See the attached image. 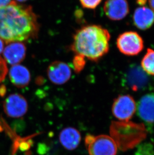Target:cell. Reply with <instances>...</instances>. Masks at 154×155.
Listing matches in <instances>:
<instances>
[{"instance_id": "2e32d148", "label": "cell", "mask_w": 154, "mask_h": 155, "mask_svg": "<svg viewBox=\"0 0 154 155\" xmlns=\"http://www.w3.org/2000/svg\"><path fill=\"white\" fill-rule=\"evenodd\" d=\"M141 68L148 75L154 76V50L148 48L141 60Z\"/></svg>"}, {"instance_id": "ffe728a7", "label": "cell", "mask_w": 154, "mask_h": 155, "mask_svg": "<svg viewBox=\"0 0 154 155\" xmlns=\"http://www.w3.org/2000/svg\"><path fill=\"white\" fill-rule=\"evenodd\" d=\"M8 71V70L6 61L3 58L0 57V83L4 80Z\"/></svg>"}, {"instance_id": "9c48e42d", "label": "cell", "mask_w": 154, "mask_h": 155, "mask_svg": "<svg viewBox=\"0 0 154 155\" xmlns=\"http://www.w3.org/2000/svg\"><path fill=\"white\" fill-rule=\"evenodd\" d=\"M103 10L106 16L111 20L120 21L129 13V5L127 0H107Z\"/></svg>"}, {"instance_id": "e0dca14e", "label": "cell", "mask_w": 154, "mask_h": 155, "mask_svg": "<svg viewBox=\"0 0 154 155\" xmlns=\"http://www.w3.org/2000/svg\"><path fill=\"white\" fill-rule=\"evenodd\" d=\"M134 155H154V146L149 142L140 143Z\"/></svg>"}, {"instance_id": "7c38bea8", "label": "cell", "mask_w": 154, "mask_h": 155, "mask_svg": "<svg viewBox=\"0 0 154 155\" xmlns=\"http://www.w3.org/2000/svg\"><path fill=\"white\" fill-rule=\"evenodd\" d=\"M137 113L141 119L148 124L154 123V94H146L139 101Z\"/></svg>"}, {"instance_id": "d6986e66", "label": "cell", "mask_w": 154, "mask_h": 155, "mask_svg": "<svg viewBox=\"0 0 154 155\" xmlns=\"http://www.w3.org/2000/svg\"><path fill=\"white\" fill-rule=\"evenodd\" d=\"M82 6L88 9H95L99 6L102 0H79Z\"/></svg>"}, {"instance_id": "603a6c76", "label": "cell", "mask_w": 154, "mask_h": 155, "mask_svg": "<svg viewBox=\"0 0 154 155\" xmlns=\"http://www.w3.org/2000/svg\"><path fill=\"white\" fill-rule=\"evenodd\" d=\"M147 0H137L136 2L137 4L141 6H144L147 3Z\"/></svg>"}, {"instance_id": "ac0fdd59", "label": "cell", "mask_w": 154, "mask_h": 155, "mask_svg": "<svg viewBox=\"0 0 154 155\" xmlns=\"http://www.w3.org/2000/svg\"><path fill=\"white\" fill-rule=\"evenodd\" d=\"M86 61L84 57L82 56L76 55L73 60L74 69L76 73H79L83 70L85 66Z\"/></svg>"}, {"instance_id": "6da1fadb", "label": "cell", "mask_w": 154, "mask_h": 155, "mask_svg": "<svg viewBox=\"0 0 154 155\" xmlns=\"http://www.w3.org/2000/svg\"><path fill=\"white\" fill-rule=\"evenodd\" d=\"M38 17L32 7L13 1L0 7V38L7 43L36 38L39 32Z\"/></svg>"}, {"instance_id": "ba28073f", "label": "cell", "mask_w": 154, "mask_h": 155, "mask_svg": "<svg viewBox=\"0 0 154 155\" xmlns=\"http://www.w3.org/2000/svg\"><path fill=\"white\" fill-rule=\"evenodd\" d=\"M5 113L8 117L18 118L24 116L28 110V103L26 98L20 94H11L3 103Z\"/></svg>"}, {"instance_id": "8fae6325", "label": "cell", "mask_w": 154, "mask_h": 155, "mask_svg": "<svg viewBox=\"0 0 154 155\" xmlns=\"http://www.w3.org/2000/svg\"><path fill=\"white\" fill-rule=\"evenodd\" d=\"M3 50L4 59L10 64H19L25 59L26 47L22 42L9 43Z\"/></svg>"}, {"instance_id": "d4e9b609", "label": "cell", "mask_w": 154, "mask_h": 155, "mask_svg": "<svg viewBox=\"0 0 154 155\" xmlns=\"http://www.w3.org/2000/svg\"><path fill=\"white\" fill-rule=\"evenodd\" d=\"M17 1L19 2H26L27 0H16Z\"/></svg>"}, {"instance_id": "44dd1931", "label": "cell", "mask_w": 154, "mask_h": 155, "mask_svg": "<svg viewBox=\"0 0 154 155\" xmlns=\"http://www.w3.org/2000/svg\"><path fill=\"white\" fill-rule=\"evenodd\" d=\"M12 1V0H0V7L7 6Z\"/></svg>"}, {"instance_id": "5b68a950", "label": "cell", "mask_w": 154, "mask_h": 155, "mask_svg": "<svg viewBox=\"0 0 154 155\" xmlns=\"http://www.w3.org/2000/svg\"><path fill=\"white\" fill-rule=\"evenodd\" d=\"M116 44L120 52L129 56L138 55L144 48L142 37L135 31H127L120 34Z\"/></svg>"}, {"instance_id": "5bb4252c", "label": "cell", "mask_w": 154, "mask_h": 155, "mask_svg": "<svg viewBox=\"0 0 154 155\" xmlns=\"http://www.w3.org/2000/svg\"><path fill=\"white\" fill-rule=\"evenodd\" d=\"M9 75L12 84L18 88L25 87L31 81L29 71L22 65H13L9 70Z\"/></svg>"}, {"instance_id": "cb8c5ba5", "label": "cell", "mask_w": 154, "mask_h": 155, "mask_svg": "<svg viewBox=\"0 0 154 155\" xmlns=\"http://www.w3.org/2000/svg\"><path fill=\"white\" fill-rule=\"evenodd\" d=\"M151 9L154 12V0H148Z\"/></svg>"}, {"instance_id": "9a60e30c", "label": "cell", "mask_w": 154, "mask_h": 155, "mask_svg": "<svg viewBox=\"0 0 154 155\" xmlns=\"http://www.w3.org/2000/svg\"><path fill=\"white\" fill-rule=\"evenodd\" d=\"M60 143L66 149L72 151L78 147L81 140L80 132L74 127L63 129L59 135Z\"/></svg>"}, {"instance_id": "4fadbf2b", "label": "cell", "mask_w": 154, "mask_h": 155, "mask_svg": "<svg viewBox=\"0 0 154 155\" xmlns=\"http://www.w3.org/2000/svg\"><path fill=\"white\" fill-rule=\"evenodd\" d=\"M133 21L134 25L139 29H149L154 24V12L147 7H140L134 11Z\"/></svg>"}, {"instance_id": "7402d4cb", "label": "cell", "mask_w": 154, "mask_h": 155, "mask_svg": "<svg viewBox=\"0 0 154 155\" xmlns=\"http://www.w3.org/2000/svg\"><path fill=\"white\" fill-rule=\"evenodd\" d=\"M4 41L0 38V54L3 52L4 49Z\"/></svg>"}, {"instance_id": "7a4b0ae2", "label": "cell", "mask_w": 154, "mask_h": 155, "mask_svg": "<svg viewBox=\"0 0 154 155\" xmlns=\"http://www.w3.org/2000/svg\"><path fill=\"white\" fill-rule=\"evenodd\" d=\"M110 39L106 29L100 25H87L75 33L70 49L76 55L97 62L109 52Z\"/></svg>"}, {"instance_id": "8992f818", "label": "cell", "mask_w": 154, "mask_h": 155, "mask_svg": "<svg viewBox=\"0 0 154 155\" xmlns=\"http://www.w3.org/2000/svg\"><path fill=\"white\" fill-rule=\"evenodd\" d=\"M123 81L125 86L137 92L148 87L150 78L141 66L137 64H132L125 72Z\"/></svg>"}, {"instance_id": "52a82bcc", "label": "cell", "mask_w": 154, "mask_h": 155, "mask_svg": "<svg viewBox=\"0 0 154 155\" xmlns=\"http://www.w3.org/2000/svg\"><path fill=\"white\" fill-rule=\"evenodd\" d=\"M136 104L129 94L120 95L115 98L112 105L113 116L120 121H129L136 111Z\"/></svg>"}, {"instance_id": "3957f363", "label": "cell", "mask_w": 154, "mask_h": 155, "mask_svg": "<svg viewBox=\"0 0 154 155\" xmlns=\"http://www.w3.org/2000/svg\"><path fill=\"white\" fill-rule=\"evenodd\" d=\"M110 134L117 147L121 151H126L141 143L147 137V131L143 124L113 121L110 127Z\"/></svg>"}, {"instance_id": "277c9868", "label": "cell", "mask_w": 154, "mask_h": 155, "mask_svg": "<svg viewBox=\"0 0 154 155\" xmlns=\"http://www.w3.org/2000/svg\"><path fill=\"white\" fill-rule=\"evenodd\" d=\"M85 146L89 155H116L118 147L111 137L101 135H87Z\"/></svg>"}, {"instance_id": "30bf717a", "label": "cell", "mask_w": 154, "mask_h": 155, "mask_svg": "<svg viewBox=\"0 0 154 155\" xmlns=\"http://www.w3.org/2000/svg\"><path fill=\"white\" fill-rule=\"evenodd\" d=\"M71 74V69L68 65L60 61L53 62L47 69V75L50 81L57 85L66 83L70 79Z\"/></svg>"}]
</instances>
